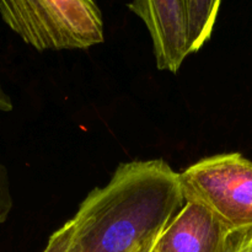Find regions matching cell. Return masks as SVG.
I'll list each match as a JSON object with an SVG mask.
<instances>
[{"instance_id":"3","label":"cell","mask_w":252,"mask_h":252,"mask_svg":"<svg viewBox=\"0 0 252 252\" xmlns=\"http://www.w3.org/2000/svg\"><path fill=\"white\" fill-rule=\"evenodd\" d=\"M185 202L208 209L231 233L252 230V161L239 153L203 158L179 172Z\"/></svg>"},{"instance_id":"10","label":"cell","mask_w":252,"mask_h":252,"mask_svg":"<svg viewBox=\"0 0 252 252\" xmlns=\"http://www.w3.org/2000/svg\"><path fill=\"white\" fill-rule=\"evenodd\" d=\"M162 230H164V229H162ZM162 230L154 234V235H152L150 238L145 239V240L140 241V243L138 244V245H135L129 252H153L154 251L155 246H157V243L158 240H159L160 235H161Z\"/></svg>"},{"instance_id":"12","label":"cell","mask_w":252,"mask_h":252,"mask_svg":"<svg viewBox=\"0 0 252 252\" xmlns=\"http://www.w3.org/2000/svg\"><path fill=\"white\" fill-rule=\"evenodd\" d=\"M153 252H154V251H153Z\"/></svg>"},{"instance_id":"5","label":"cell","mask_w":252,"mask_h":252,"mask_svg":"<svg viewBox=\"0 0 252 252\" xmlns=\"http://www.w3.org/2000/svg\"><path fill=\"white\" fill-rule=\"evenodd\" d=\"M233 235L208 209L185 202L162 230L154 252H224Z\"/></svg>"},{"instance_id":"9","label":"cell","mask_w":252,"mask_h":252,"mask_svg":"<svg viewBox=\"0 0 252 252\" xmlns=\"http://www.w3.org/2000/svg\"><path fill=\"white\" fill-rule=\"evenodd\" d=\"M224 252H252V230L234 234Z\"/></svg>"},{"instance_id":"4","label":"cell","mask_w":252,"mask_h":252,"mask_svg":"<svg viewBox=\"0 0 252 252\" xmlns=\"http://www.w3.org/2000/svg\"><path fill=\"white\" fill-rule=\"evenodd\" d=\"M128 7L149 31L157 68L176 74L189 56L185 0H130Z\"/></svg>"},{"instance_id":"1","label":"cell","mask_w":252,"mask_h":252,"mask_svg":"<svg viewBox=\"0 0 252 252\" xmlns=\"http://www.w3.org/2000/svg\"><path fill=\"white\" fill-rule=\"evenodd\" d=\"M184 203L179 172L164 159L122 162L70 219L68 252H129L165 229Z\"/></svg>"},{"instance_id":"7","label":"cell","mask_w":252,"mask_h":252,"mask_svg":"<svg viewBox=\"0 0 252 252\" xmlns=\"http://www.w3.org/2000/svg\"><path fill=\"white\" fill-rule=\"evenodd\" d=\"M71 235H73V223L71 220H68L49 236L43 252H68Z\"/></svg>"},{"instance_id":"8","label":"cell","mask_w":252,"mask_h":252,"mask_svg":"<svg viewBox=\"0 0 252 252\" xmlns=\"http://www.w3.org/2000/svg\"><path fill=\"white\" fill-rule=\"evenodd\" d=\"M12 209V196L7 170L0 162V224L5 223Z\"/></svg>"},{"instance_id":"2","label":"cell","mask_w":252,"mask_h":252,"mask_svg":"<svg viewBox=\"0 0 252 252\" xmlns=\"http://www.w3.org/2000/svg\"><path fill=\"white\" fill-rule=\"evenodd\" d=\"M0 16L38 52L89 49L105 41L95 0H0Z\"/></svg>"},{"instance_id":"11","label":"cell","mask_w":252,"mask_h":252,"mask_svg":"<svg viewBox=\"0 0 252 252\" xmlns=\"http://www.w3.org/2000/svg\"><path fill=\"white\" fill-rule=\"evenodd\" d=\"M12 110V101L10 96L0 85V112H10Z\"/></svg>"},{"instance_id":"6","label":"cell","mask_w":252,"mask_h":252,"mask_svg":"<svg viewBox=\"0 0 252 252\" xmlns=\"http://www.w3.org/2000/svg\"><path fill=\"white\" fill-rule=\"evenodd\" d=\"M221 0H185L189 54L197 53L212 37Z\"/></svg>"}]
</instances>
